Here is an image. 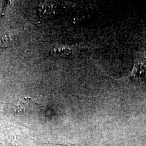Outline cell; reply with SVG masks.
<instances>
[{
  "instance_id": "6da1fadb",
  "label": "cell",
  "mask_w": 146,
  "mask_h": 146,
  "mask_svg": "<svg viewBox=\"0 0 146 146\" xmlns=\"http://www.w3.org/2000/svg\"><path fill=\"white\" fill-rule=\"evenodd\" d=\"M120 85L146 87V50L136 52L134 65L129 74L122 78H112Z\"/></svg>"
},
{
  "instance_id": "7a4b0ae2",
  "label": "cell",
  "mask_w": 146,
  "mask_h": 146,
  "mask_svg": "<svg viewBox=\"0 0 146 146\" xmlns=\"http://www.w3.org/2000/svg\"><path fill=\"white\" fill-rule=\"evenodd\" d=\"M82 45L76 46H58L52 48L49 54L54 58H70L81 49L84 48Z\"/></svg>"
},
{
  "instance_id": "3957f363",
  "label": "cell",
  "mask_w": 146,
  "mask_h": 146,
  "mask_svg": "<svg viewBox=\"0 0 146 146\" xmlns=\"http://www.w3.org/2000/svg\"><path fill=\"white\" fill-rule=\"evenodd\" d=\"M15 36L11 33H4L0 34V48L11 46L14 41Z\"/></svg>"
}]
</instances>
